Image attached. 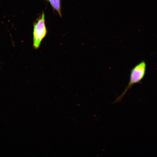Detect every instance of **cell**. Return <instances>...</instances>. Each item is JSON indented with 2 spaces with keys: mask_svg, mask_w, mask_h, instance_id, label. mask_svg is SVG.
<instances>
[{
  "mask_svg": "<svg viewBox=\"0 0 157 157\" xmlns=\"http://www.w3.org/2000/svg\"><path fill=\"white\" fill-rule=\"evenodd\" d=\"M147 71V63L144 60L139 63L131 70L129 81L126 88L120 96L113 103L120 102L122 101L128 91L135 84L140 83L146 75Z\"/></svg>",
  "mask_w": 157,
  "mask_h": 157,
  "instance_id": "1",
  "label": "cell"
},
{
  "mask_svg": "<svg viewBox=\"0 0 157 157\" xmlns=\"http://www.w3.org/2000/svg\"><path fill=\"white\" fill-rule=\"evenodd\" d=\"M44 13L34 23L33 31V47L35 50L40 48L42 41L48 34Z\"/></svg>",
  "mask_w": 157,
  "mask_h": 157,
  "instance_id": "2",
  "label": "cell"
},
{
  "mask_svg": "<svg viewBox=\"0 0 157 157\" xmlns=\"http://www.w3.org/2000/svg\"><path fill=\"white\" fill-rule=\"evenodd\" d=\"M53 9L57 12L60 17H62L61 0H48Z\"/></svg>",
  "mask_w": 157,
  "mask_h": 157,
  "instance_id": "3",
  "label": "cell"
}]
</instances>
